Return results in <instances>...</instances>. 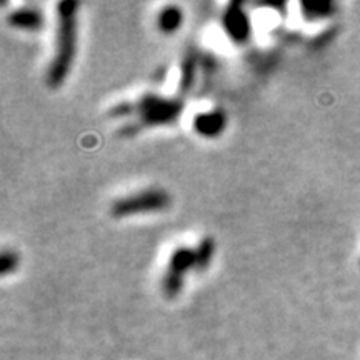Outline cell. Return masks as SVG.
Returning a JSON list of instances; mask_svg holds the SVG:
<instances>
[{
	"label": "cell",
	"mask_w": 360,
	"mask_h": 360,
	"mask_svg": "<svg viewBox=\"0 0 360 360\" xmlns=\"http://www.w3.org/2000/svg\"><path fill=\"white\" fill-rule=\"evenodd\" d=\"M77 3L62 2L58 6V20H57V40H55V54L50 62L47 72L49 87L57 88L63 84V80L69 75L72 62L75 57V37H77Z\"/></svg>",
	"instance_id": "1"
},
{
	"label": "cell",
	"mask_w": 360,
	"mask_h": 360,
	"mask_svg": "<svg viewBox=\"0 0 360 360\" xmlns=\"http://www.w3.org/2000/svg\"><path fill=\"white\" fill-rule=\"evenodd\" d=\"M171 204V197L162 189H150L143 190V192L134 194V196L118 198L112 204L114 217L124 219L130 217V215L143 214V212H157L167 209Z\"/></svg>",
	"instance_id": "2"
},
{
	"label": "cell",
	"mask_w": 360,
	"mask_h": 360,
	"mask_svg": "<svg viewBox=\"0 0 360 360\" xmlns=\"http://www.w3.org/2000/svg\"><path fill=\"white\" fill-rule=\"evenodd\" d=\"M196 265V252L190 249H177L169 262V272L165 275L164 290L169 297H175L182 287V275Z\"/></svg>",
	"instance_id": "3"
},
{
	"label": "cell",
	"mask_w": 360,
	"mask_h": 360,
	"mask_svg": "<svg viewBox=\"0 0 360 360\" xmlns=\"http://www.w3.org/2000/svg\"><path fill=\"white\" fill-rule=\"evenodd\" d=\"M137 110L142 114V120L147 124H164L177 117V114L180 112V104L149 95L143 97Z\"/></svg>",
	"instance_id": "4"
},
{
	"label": "cell",
	"mask_w": 360,
	"mask_h": 360,
	"mask_svg": "<svg viewBox=\"0 0 360 360\" xmlns=\"http://www.w3.org/2000/svg\"><path fill=\"white\" fill-rule=\"evenodd\" d=\"M194 124H196V130L198 134L212 137V135L222 132V129L226 127V120H224V117L219 112H212L204 114V116H197Z\"/></svg>",
	"instance_id": "5"
},
{
	"label": "cell",
	"mask_w": 360,
	"mask_h": 360,
	"mask_svg": "<svg viewBox=\"0 0 360 360\" xmlns=\"http://www.w3.org/2000/svg\"><path fill=\"white\" fill-rule=\"evenodd\" d=\"M226 29L235 39H244L249 32L247 19H245L244 12L240 10L239 6H232L228 8L226 15Z\"/></svg>",
	"instance_id": "6"
},
{
	"label": "cell",
	"mask_w": 360,
	"mask_h": 360,
	"mask_svg": "<svg viewBox=\"0 0 360 360\" xmlns=\"http://www.w3.org/2000/svg\"><path fill=\"white\" fill-rule=\"evenodd\" d=\"M8 24L15 25L17 29H27V31H37L42 25V15L32 8H22L8 17Z\"/></svg>",
	"instance_id": "7"
},
{
	"label": "cell",
	"mask_w": 360,
	"mask_h": 360,
	"mask_svg": "<svg viewBox=\"0 0 360 360\" xmlns=\"http://www.w3.org/2000/svg\"><path fill=\"white\" fill-rule=\"evenodd\" d=\"M182 22V12L177 7H167L159 15V29L165 33H172L179 29Z\"/></svg>",
	"instance_id": "8"
},
{
	"label": "cell",
	"mask_w": 360,
	"mask_h": 360,
	"mask_svg": "<svg viewBox=\"0 0 360 360\" xmlns=\"http://www.w3.org/2000/svg\"><path fill=\"white\" fill-rule=\"evenodd\" d=\"M215 251V244L212 239H204L198 245V249L196 251V265L198 269H205L207 265L210 264L212 256H214Z\"/></svg>",
	"instance_id": "9"
},
{
	"label": "cell",
	"mask_w": 360,
	"mask_h": 360,
	"mask_svg": "<svg viewBox=\"0 0 360 360\" xmlns=\"http://www.w3.org/2000/svg\"><path fill=\"white\" fill-rule=\"evenodd\" d=\"M15 265H17L15 252L3 251L2 260H0V270H2V275H7L8 272H12V270L15 269Z\"/></svg>",
	"instance_id": "10"
},
{
	"label": "cell",
	"mask_w": 360,
	"mask_h": 360,
	"mask_svg": "<svg viewBox=\"0 0 360 360\" xmlns=\"http://www.w3.org/2000/svg\"><path fill=\"white\" fill-rule=\"evenodd\" d=\"M192 77H194V61L192 58H189V61H185L184 69H182V82H180L182 91H187V88L192 86Z\"/></svg>",
	"instance_id": "11"
}]
</instances>
